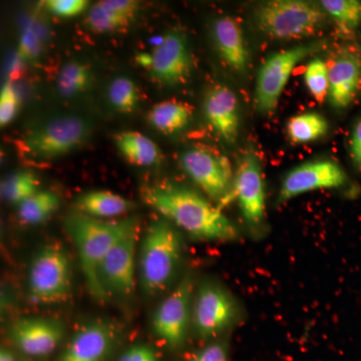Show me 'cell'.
I'll return each mask as SVG.
<instances>
[{
    "label": "cell",
    "mask_w": 361,
    "mask_h": 361,
    "mask_svg": "<svg viewBox=\"0 0 361 361\" xmlns=\"http://www.w3.org/2000/svg\"><path fill=\"white\" fill-rule=\"evenodd\" d=\"M192 299L193 282L186 278L166 297L154 315V331L170 348H180L186 341Z\"/></svg>",
    "instance_id": "10"
},
{
    "label": "cell",
    "mask_w": 361,
    "mask_h": 361,
    "mask_svg": "<svg viewBox=\"0 0 361 361\" xmlns=\"http://www.w3.org/2000/svg\"><path fill=\"white\" fill-rule=\"evenodd\" d=\"M11 339L16 348L30 356L51 355L63 337V326L54 320L23 318L14 323Z\"/></svg>",
    "instance_id": "15"
},
{
    "label": "cell",
    "mask_w": 361,
    "mask_h": 361,
    "mask_svg": "<svg viewBox=\"0 0 361 361\" xmlns=\"http://www.w3.org/2000/svg\"><path fill=\"white\" fill-rule=\"evenodd\" d=\"M59 207V197L56 194L39 191L18 205V217L25 224H39L49 219Z\"/></svg>",
    "instance_id": "25"
},
{
    "label": "cell",
    "mask_w": 361,
    "mask_h": 361,
    "mask_svg": "<svg viewBox=\"0 0 361 361\" xmlns=\"http://www.w3.org/2000/svg\"><path fill=\"white\" fill-rule=\"evenodd\" d=\"M343 169L331 160H316L291 170L282 182L278 201L284 203L299 195L322 189H336L348 184Z\"/></svg>",
    "instance_id": "12"
},
{
    "label": "cell",
    "mask_w": 361,
    "mask_h": 361,
    "mask_svg": "<svg viewBox=\"0 0 361 361\" xmlns=\"http://www.w3.org/2000/svg\"><path fill=\"white\" fill-rule=\"evenodd\" d=\"M45 6L52 14L61 18H73L84 13L89 6L87 0H49Z\"/></svg>",
    "instance_id": "32"
},
{
    "label": "cell",
    "mask_w": 361,
    "mask_h": 361,
    "mask_svg": "<svg viewBox=\"0 0 361 361\" xmlns=\"http://www.w3.org/2000/svg\"><path fill=\"white\" fill-rule=\"evenodd\" d=\"M322 6L304 0H271L257 6L255 23L267 37L300 39L315 35L325 20Z\"/></svg>",
    "instance_id": "4"
},
{
    "label": "cell",
    "mask_w": 361,
    "mask_h": 361,
    "mask_svg": "<svg viewBox=\"0 0 361 361\" xmlns=\"http://www.w3.org/2000/svg\"><path fill=\"white\" fill-rule=\"evenodd\" d=\"M361 82V58L355 51L342 52L329 66V103L345 109L355 101Z\"/></svg>",
    "instance_id": "17"
},
{
    "label": "cell",
    "mask_w": 361,
    "mask_h": 361,
    "mask_svg": "<svg viewBox=\"0 0 361 361\" xmlns=\"http://www.w3.org/2000/svg\"><path fill=\"white\" fill-rule=\"evenodd\" d=\"M306 87L316 101L322 103L329 97V66L320 59H314L306 66L304 73Z\"/></svg>",
    "instance_id": "30"
},
{
    "label": "cell",
    "mask_w": 361,
    "mask_h": 361,
    "mask_svg": "<svg viewBox=\"0 0 361 361\" xmlns=\"http://www.w3.org/2000/svg\"><path fill=\"white\" fill-rule=\"evenodd\" d=\"M139 223L135 217L108 222L84 214H75L66 219V229L77 247L85 281L97 299L102 300L108 294L101 279L104 258L116 242Z\"/></svg>",
    "instance_id": "2"
},
{
    "label": "cell",
    "mask_w": 361,
    "mask_h": 361,
    "mask_svg": "<svg viewBox=\"0 0 361 361\" xmlns=\"http://www.w3.org/2000/svg\"><path fill=\"white\" fill-rule=\"evenodd\" d=\"M180 165L188 176L214 200H226L230 194L233 195L234 178L230 161L226 157L196 147L183 153Z\"/></svg>",
    "instance_id": "9"
},
{
    "label": "cell",
    "mask_w": 361,
    "mask_h": 361,
    "mask_svg": "<svg viewBox=\"0 0 361 361\" xmlns=\"http://www.w3.org/2000/svg\"><path fill=\"white\" fill-rule=\"evenodd\" d=\"M142 198L147 205L195 238L207 241L238 238L236 228L219 209L186 188L154 185L142 190Z\"/></svg>",
    "instance_id": "1"
},
{
    "label": "cell",
    "mask_w": 361,
    "mask_h": 361,
    "mask_svg": "<svg viewBox=\"0 0 361 361\" xmlns=\"http://www.w3.org/2000/svg\"><path fill=\"white\" fill-rule=\"evenodd\" d=\"M92 84V71L85 63L70 61L66 63L56 80L59 94L71 97L85 92Z\"/></svg>",
    "instance_id": "26"
},
{
    "label": "cell",
    "mask_w": 361,
    "mask_h": 361,
    "mask_svg": "<svg viewBox=\"0 0 361 361\" xmlns=\"http://www.w3.org/2000/svg\"><path fill=\"white\" fill-rule=\"evenodd\" d=\"M39 180L32 172L21 171L7 178L1 185L2 197L9 203L20 205L32 195L37 193Z\"/></svg>",
    "instance_id": "28"
},
{
    "label": "cell",
    "mask_w": 361,
    "mask_h": 361,
    "mask_svg": "<svg viewBox=\"0 0 361 361\" xmlns=\"http://www.w3.org/2000/svg\"><path fill=\"white\" fill-rule=\"evenodd\" d=\"M108 96L114 108L123 114L135 111L139 102L135 82L126 77L116 78L111 82Z\"/></svg>",
    "instance_id": "29"
},
{
    "label": "cell",
    "mask_w": 361,
    "mask_h": 361,
    "mask_svg": "<svg viewBox=\"0 0 361 361\" xmlns=\"http://www.w3.org/2000/svg\"><path fill=\"white\" fill-rule=\"evenodd\" d=\"M115 343V331L108 323H92L71 339L59 361H104Z\"/></svg>",
    "instance_id": "18"
},
{
    "label": "cell",
    "mask_w": 361,
    "mask_h": 361,
    "mask_svg": "<svg viewBox=\"0 0 361 361\" xmlns=\"http://www.w3.org/2000/svg\"><path fill=\"white\" fill-rule=\"evenodd\" d=\"M194 361H230L228 344L224 341L214 342L204 348Z\"/></svg>",
    "instance_id": "33"
},
{
    "label": "cell",
    "mask_w": 361,
    "mask_h": 361,
    "mask_svg": "<svg viewBox=\"0 0 361 361\" xmlns=\"http://www.w3.org/2000/svg\"><path fill=\"white\" fill-rule=\"evenodd\" d=\"M118 151L133 165L149 167L159 163L161 151L149 137L135 130L123 132L116 137Z\"/></svg>",
    "instance_id": "22"
},
{
    "label": "cell",
    "mask_w": 361,
    "mask_h": 361,
    "mask_svg": "<svg viewBox=\"0 0 361 361\" xmlns=\"http://www.w3.org/2000/svg\"><path fill=\"white\" fill-rule=\"evenodd\" d=\"M192 320L199 336L211 338L238 320V303L224 287L213 282L202 285L194 298Z\"/></svg>",
    "instance_id": "8"
},
{
    "label": "cell",
    "mask_w": 361,
    "mask_h": 361,
    "mask_svg": "<svg viewBox=\"0 0 361 361\" xmlns=\"http://www.w3.org/2000/svg\"><path fill=\"white\" fill-rule=\"evenodd\" d=\"M204 113L215 132L227 142H234L240 127L236 94L225 85H214L204 99Z\"/></svg>",
    "instance_id": "16"
},
{
    "label": "cell",
    "mask_w": 361,
    "mask_h": 361,
    "mask_svg": "<svg viewBox=\"0 0 361 361\" xmlns=\"http://www.w3.org/2000/svg\"><path fill=\"white\" fill-rule=\"evenodd\" d=\"M191 113L185 104L165 101L155 104L149 113V123L164 134H173L184 129Z\"/></svg>",
    "instance_id": "23"
},
{
    "label": "cell",
    "mask_w": 361,
    "mask_h": 361,
    "mask_svg": "<svg viewBox=\"0 0 361 361\" xmlns=\"http://www.w3.org/2000/svg\"><path fill=\"white\" fill-rule=\"evenodd\" d=\"M0 361H16V357L8 349L1 348V350H0Z\"/></svg>",
    "instance_id": "36"
},
{
    "label": "cell",
    "mask_w": 361,
    "mask_h": 361,
    "mask_svg": "<svg viewBox=\"0 0 361 361\" xmlns=\"http://www.w3.org/2000/svg\"><path fill=\"white\" fill-rule=\"evenodd\" d=\"M137 7L139 2L135 0H103L90 9L85 25L96 33L123 30L134 20Z\"/></svg>",
    "instance_id": "19"
},
{
    "label": "cell",
    "mask_w": 361,
    "mask_h": 361,
    "mask_svg": "<svg viewBox=\"0 0 361 361\" xmlns=\"http://www.w3.org/2000/svg\"><path fill=\"white\" fill-rule=\"evenodd\" d=\"M323 11L329 13L344 32H351L361 23V2L356 0H323Z\"/></svg>",
    "instance_id": "27"
},
{
    "label": "cell",
    "mask_w": 361,
    "mask_h": 361,
    "mask_svg": "<svg viewBox=\"0 0 361 361\" xmlns=\"http://www.w3.org/2000/svg\"><path fill=\"white\" fill-rule=\"evenodd\" d=\"M80 214L97 218H113L129 212L133 203L110 191H92L82 194L75 202Z\"/></svg>",
    "instance_id": "21"
},
{
    "label": "cell",
    "mask_w": 361,
    "mask_h": 361,
    "mask_svg": "<svg viewBox=\"0 0 361 361\" xmlns=\"http://www.w3.org/2000/svg\"><path fill=\"white\" fill-rule=\"evenodd\" d=\"M90 135V125L84 118L59 116L30 133L21 141L20 147L28 158L51 161L84 146Z\"/></svg>",
    "instance_id": "5"
},
{
    "label": "cell",
    "mask_w": 361,
    "mask_h": 361,
    "mask_svg": "<svg viewBox=\"0 0 361 361\" xmlns=\"http://www.w3.org/2000/svg\"><path fill=\"white\" fill-rule=\"evenodd\" d=\"M329 123L317 113H306L293 116L287 123V135L294 144L316 141L326 134Z\"/></svg>",
    "instance_id": "24"
},
{
    "label": "cell",
    "mask_w": 361,
    "mask_h": 361,
    "mask_svg": "<svg viewBox=\"0 0 361 361\" xmlns=\"http://www.w3.org/2000/svg\"><path fill=\"white\" fill-rule=\"evenodd\" d=\"M322 42L298 45L271 54L261 66L256 82L255 103L261 113H272L295 66L302 59L317 51Z\"/></svg>",
    "instance_id": "7"
},
{
    "label": "cell",
    "mask_w": 361,
    "mask_h": 361,
    "mask_svg": "<svg viewBox=\"0 0 361 361\" xmlns=\"http://www.w3.org/2000/svg\"><path fill=\"white\" fill-rule=\"evenodd\" d=\"M233 195L238 200L246 224L252 231H259L265 222V186L260 161L253 154L242 159L234 178Z\"/></svg>",
    "instance_id": "11"
},
{
    "label": "cell",
    "mask_w": 361,
    "mask_h": 361,
    "mask_svg": "<svg viewBox=\"0 0 361 361\" xmlns=\"http://www.w3.org/2000/svg\"><path fill=\"white\" fill-rule=\"evenodd\" d=\"M140 223L113 246L101 267V279L106 292L128 295L135 286V254L140 238Z\"/></svg>",
    "instance_id": "13"
},
{
    "label": "cell",
    "mask_w": 361,
    "mask_h": 361,
    "mask_svg": "<svg viewBox=\"0 0 361 361\" xmlns=\"http://www.w3.org/2000/svg\"><path fill=\"white\" fill-rule=\"evenodd\" d=\"M213 37L221 58L233 70L244 71L249 63V52L239 23L230 16L215 21Z\"/></svg>",
    "instance_id": "20"
},
{
    "label": "cell",
    "mask_w": 361,
    "mask_h": 361,
    "mask_svg": "<svg viewBox=\"0 0 361 361\" xmlns=\"http://www.w3.org/2000/svg\"><path fill=\"white\" fill-rule=\"evenodd\" d=\"M28 290L32 300L37 303H61L68 298L71 270L65 251L49 246L39 252L30 265Z\"/></svg>",
    "instance_id": "6"
},
{
    "label": "cell",
    "mask_w": 361,
    "mask_h": 361,
    "mask_svg": "<svg viewBox=\"0 0 361 361\" xmlns=\"http://www.w3.org/2000/svg\"><path fill=\"white\" fill-rule=\"evenodd\" d=\"M192 66L186 39L177 32L167 33L149 54V73L163 85L185 84L191 75Z\"/></svg>",
    "instance_id": "14"
},
{
    "label": "cell",
    "mask_w": 361,
    "mask_h": 361,
    "mask_svg": "<svg viewBox=\"0 0 361 361\" xmlns=\"http://www.w3.org/2000/svg\"><path fill=\"white\" fill-rule=\"evenodd\" d=\"M349 145H350V156L353 164L358 170L361 171V116L355 123Z\"/></svg>",
    "instance_id": "35"
},
{
    "label": "cell",
    "mask_w": 361,
    "mask_h": 361,
    "mask_svg": "<svg viewBox=\"0 0 361 361\" xmlns=\"http://www.w3.org/2000/svg\"><path fill=\"white\" fill-rule=\"evenodd\" d=\"M182 243L179 234L168 221L152 223L140 249V277L149 295L165 290L179 266Z\"/></svg>",
    "instance_id": "3"
},
{
    "label": "cell",
    "mask_w": 361,
    "mask_h": 361,
    "mask_svg": "<svg viewBox=\"0 0 361 361\" xmlns=\"http://www.w3.org/2000/svg\"><path fill=\"white\" fill-rule=\"evenodd\" d=\"M118 361H159V358L153 348L137 345L126 351Z\"/></svg>",
    "instance_id": "34"
},
{
    "label": "cell",
    "mask_w": 361,
    "mask_h": 361,
    "mask_svg": "<svg viewBox=\"0 0 361 361\" xmlns=\"http://www.w3.org/2000/svg\"><path fill=\"white\" fill-rule=\"evenodd\" d=\"M20 106V97L13 80H7L0 92V126L13 122Z\"/></svg>",
    "instance_id": "31"
}]
</instances>
